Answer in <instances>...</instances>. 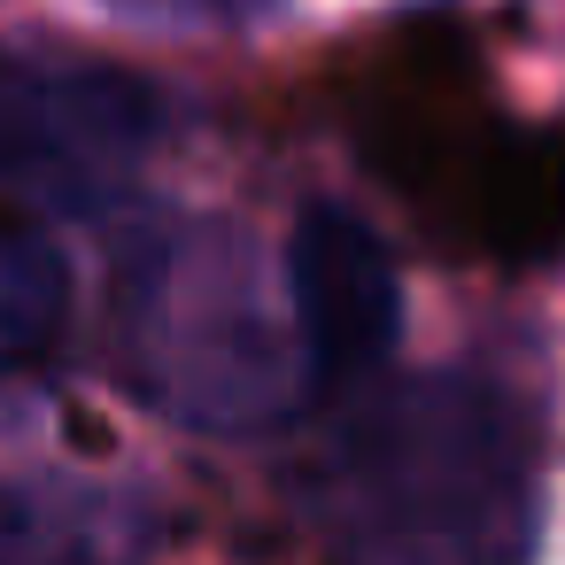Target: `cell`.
<instances>
[{
  "mask_svg": "<svg viewBox=\"0 0 565 565\" xmlns=\"http://www.w3.org/2000/svg\"><path fill=\"white\" fill-rule=\"evenodd\" d=\"M117 9L140 24H241V17H264L271 0H117Z\"/></svg>",
  "mask_w": 565,
  "mask_h": 565,
  "instance_id": "obj_5",
  "label": "cell"
},
{
  "mask_svg": "<svg viewBox=\"0 0 565 565\" xmlns=\"http://www.w3.org/2000/svg\"><path fill=\"white\" fill-rule=\"evenodd\" d=\"M287 271H295V318H302V364L310 380L333 395L349 380H364L403 326V295H395V264L372 241V225L341 202H310L295 217L287 241Z\"/></svg>",
  "mask_w": 565,
  "mask_h": 565,
  "instance_id": "obj_1",
  "label": "cell"
},
{
  "mask_svg": "<svg viewBox=\"0 0 565 565\" xmlns=\"http://www.w3.org/2000/svg\"><path fill=\"white\" fill-rule=\"evenodd\" d=\"M63 302H71L63 256L24 210L0 202V372L47 356V341L63 333Z\"/></svg>",
  "mask_w": 565,
  "mask_h": 565,
  "instance_id": "obj_4",
  "label": "cell"
},
{
  "mask_svg": "<svg viewBox=\"0 0 565 565\" xmlns=\"http://www.w3.org/2000/svg\"><path fill=\"white\" fill-rule=\"evenodd\" d=\"M449 225L495 264H557L565 256V132L488 140Z\"/></svg>",
  "mask_w": 565,
  "mask_h": 565,
  "instance_id": "obj_3",
  "label": "cell"
},
{
  "mask_svg": "<svg viewBox=\"0 0 565 565\" xmlns=\"http://www.w3.org/2000/svg\"><path fill=\"white\" fill-rule=\"evenodd\" d=\"M17 542H24V511L0 495V550H17Z\"/></svg>",
  "mask_w": 565,
  "mask_h": 565,
  "instance_id": "obj_6",
  "label": "cell"
},
{
  "mask_svg": "<svg viewBox=\"0 0 565 565\" xmlns=\"http://www.w3.org/2000/svg\"><path fill=\"white\" fill-rule=\"evenodd\" d=\"M156 125V102L109 71L17 78L0 63V186H94Z\"/></svg>",
  "mask_w": 565,
  "mask_h": 565,
  "instance_id": "obj_2",
  "label": "cell"
}]
</instances>
